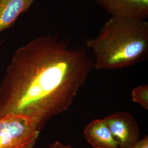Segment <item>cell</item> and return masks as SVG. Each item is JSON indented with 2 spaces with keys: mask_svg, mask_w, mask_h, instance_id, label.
Instances as JSON below:
<instances>
[{
  "mask_svg": "<svg viewBox=\"0 0 148 148\" xmlns=\"http://www.w3.org/2000/svg\"><path fill=\"white\" fill-rule=\"evenodd\" d=\"M93 68L86 48L41 36L18 48L0 85V118L29 119L38 130L67 110Z\"/></svg>",
  "mask_w": 148,
  "mask_h": 148,
  "instance_id": "cell-1",
  "label": "cell"
},
{
  "mask_svg": "<svg viewBox=\"0 0 148 148\" xmlns=\"http://www.w3.org/2000/svg\"><path fill=\"white\" fill-rule=\"evenodd\" d=\"M85 46L93 54L95 69H122L142 62L148 56V21L111 16Z\"/></svg>",
  "mask_w": 148,
  "mask_h": 148,
  "instance_id": "cell-2",
  "label": "cell"
},
{
  "mask_svg": "<svg viewBox=\"0 0 148 148\" xmlns=\"http://www.w3.org/2000/svg\"><path fill=\"white\" fill-rule=\"evenodd\" d=\"M40 133L27 117L7 115L0 118V148H34Z\"/></svg>",
  "mask_w": 148,
  "mask_h": 148,
  "instance_id": "cell-3",
  "label": "cell"
},
{
  "mask_svg": "<svg viewBox=\"0 0 148 148\" xmlns=\"http://www.w3.org/2000/svg\"><path fill=\"white\" fill-rule=\"evenodd\" d=\"M119 148H132L140 139L137 122L127 112H119L103 119Z\"/></svg>",
  "mask_w": 148,
  "mask_h": 148,
  "instance_id": "cell-4",
  "label": "cell"
},
{
  "mask_svg": "<svg viewBox=\"0 0 148 148\" xmlns=\"http://www.w3.org/2000/svg\"><path fill=\"white\" fill-rule=\"evenodd\" d=\"M111 16L147 20L148 0H93Z\"/></svg>",
  "mask_w": 148,
  "mask_h": 148,
  "instance_id": "cell-5",
  "label": "cell"
},
{
  "mask_svg": "<svg viewBox=\"0 0 148 148\" xmlns=\"http://www.w3.org/2000/svg\"><path fill=\"white\" fill-rule=\"evenodd\" d=\"M84 135L94 148H119L103 119L90 122L85 127Z\"/></svg>",
  "mask_w": 148,
  "mask_h": 148,
  "instance_id": "cell-6",
  "label": "cell"
},
{
  "mask_svg": "<svg viewBox=\"0 0 148 148\" xmlns=\"http://www.w3.org/2000/svg\"><path fill=\"white\" fill-rule=\"evenodd\" d=\"M35 0H0V32L12 27Z\"/></svg>",
  "mask_w": 148,
  "mask_h": 148,
  "instance_id": "cell-7",
  "label": "cell"
},
{
  "mask_svg": "<svg viewBox=\"0 0 148 148\" xmlns=\"http://www.w3.org/2000/svg\"><path fill=\"white\" fill-rule=\"evenodd\" d=\"M133 102L137 103L143 108L148 110V85L144 84L135 87L132 91Z\"/></svg>",
  "mask_w": 148,
  "mask_h": 148,
  "instance_id": "cell-8",
  "label": "cell"
},
{
  "mask_svg": "<svg viewBox=\"0 0 148 148\" xmlns=\"http://www.w3.org/2000/svg\"><path fill=\"white\" fill-rule=\"evenodd\" d=\"M132 148H148V136H145L142 139H140Z\"/></svg>",
  "mask_w": 148,
  "mask_h": 148,
  "instance_id": "cell-9",
  "label": "cell"
},
{
  "mask_svg": "<svg viewBox=\"0 0 148 148\" xmlns=\"http://www.w3.org/2000/svg\"><path fill=\"white\" fill-rule=\"evenodd\" d=\"M48 148H72V147L69 145H65L59 141L51 144Z\"/></svg>",
  "mask_w": 148,
  "mask_h": 148,
  "instance_id": "cell-10",
  "label": "cell"
}]
</instances>
